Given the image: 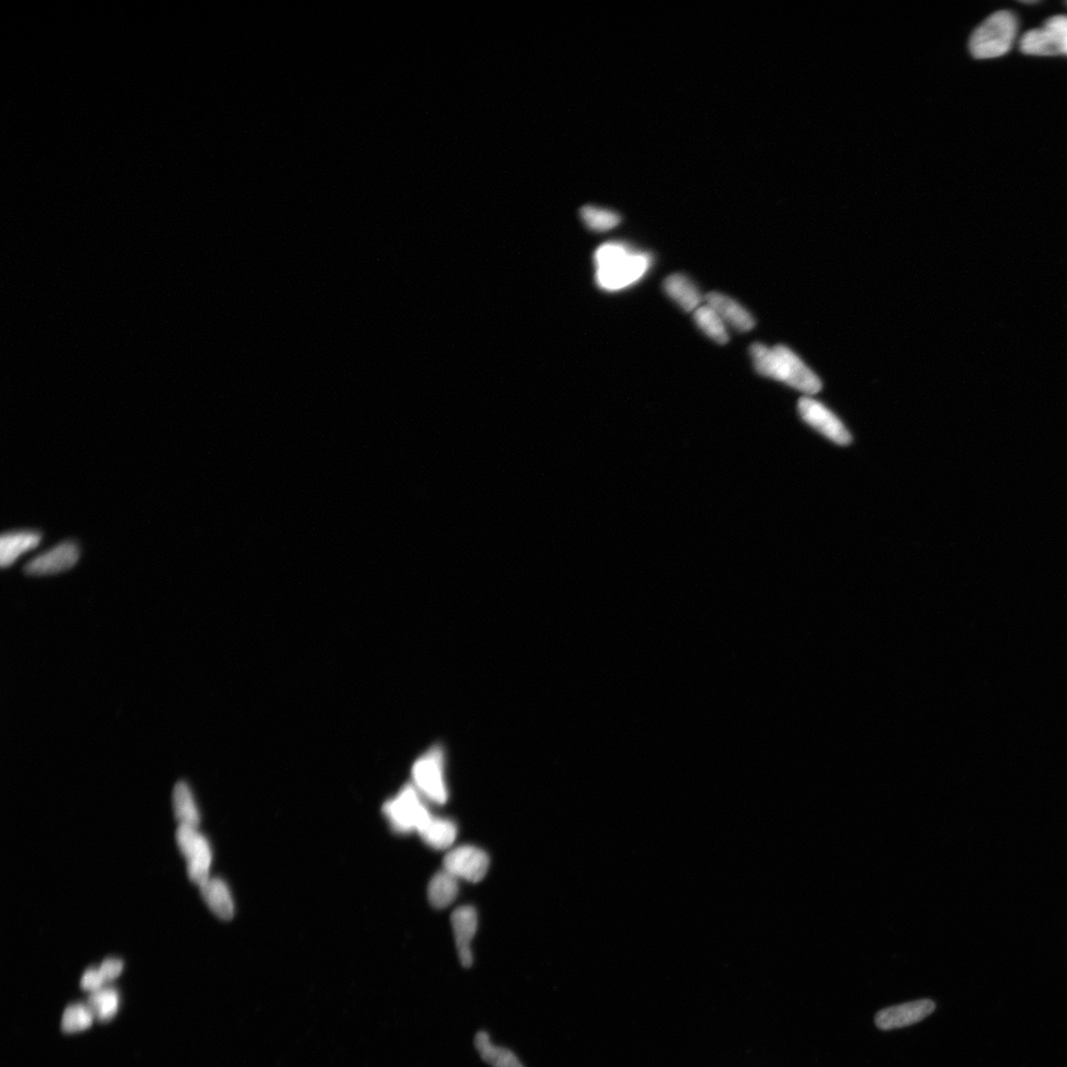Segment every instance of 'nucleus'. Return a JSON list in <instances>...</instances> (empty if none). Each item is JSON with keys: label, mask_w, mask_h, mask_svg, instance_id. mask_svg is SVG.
Instances as JSON below:
<instances>
[{"label": "nucleus", "mask_w": 1067, "mask_h": 1067, "mask_svg": "<svg viewBox=\"0 0 1067 1067\" xmlns=\"http://www.w3.org/2000/svg\"><path fill=\"white\" fill-rule=\"evenodd\" d=\"M935 1011L932 1001L922 1000L881 1011L876 1016V1024L881 1030H893L921 1022Z\"/></svg>", "instance_id": "10"}, {"label": "nucleus", "mask_w": 1067, "mask_h": 1067, "mask_svg": "<svg viewBox=\"0 0 1067 1067\" xmlns=\"http://www.w3.org/2000/svg\"><path fill=\"white\" fill-rule=\"evenodd\" d=\"M798 410L801 419L826 438L843 446L851 443V434L841 420L817 399L810 397L801 398L799 400Z\"/></svg>", "instance_id": "7"}, {"label": "nucleus", "mask_w": 1067, "mask_h": 1067, "mask_svg": "<svg viewBox=\"0 0 1067 1067\" xmlns=\"http://www.w3.org/2000/svg\"><path fill=\"white\" fill-rule=\"evenodd\" d=\"M705 302L715 309L727 326L734 329L747 332L755 327V320L748 309L729 296L710 292L705 296Z\"/></svg>", "instance_id": "12"}, {"label": "nucleus", "mask_w": 1067, "mask_h": 1067, "mask_svg": "<svg viewBox=\"0 0 1067 1067\" xmlns=\"http://www.w3.org/2000/svg\"><path fill=\"white\" fill-rule=\"evenodd\" d=\"M95 1018L87 1004H73L64 1012L62 1029L65 1032L83 1031L94 1024Z\"/></svg>", "instance_id": "24"}, {"label": "nucleus", "mask_w": 1067, "mask_h": 1067, "mask_svg": "<svg viewBox=\"0 0 1067 1067\" xmlns=\"http://www.w3.org/2000/svg\"><path fill=\"white\" fill-rule=\"evenodd\" d=\"M451 922L458 960L464 968L472 967L474 958L470 944H472L478 929L477 911L470 906H462L453 912Z\"/></svg>", "instance_id": "11"}, {"label": "nucleus", "mask_w": 1067, "mask_h": 1067, "mask_svg": "<svg viewBox=\"0 0 1067 1067\" xmlns=\"http://www.w3.org/2000/svg\"><path fill=\"white\" fill-rule=\"evenodd\" d=\"M458 893V879L446 870L436 874L429 882L428 899L435 909H446L454 902Z\"/></svg>", "instance_id": "20"}, {"label": "nucleus", "mask_w": 1067, "mask_h": 1067, "mask_svg": "<svg viewBox=\"0 0 1067 1067\" xmlns=\"http://www.w3.org/2000/svg\"><path fill=\"white\" fill-rule=\"evenodd\" d=\"M412 779L416 788L434 802L444 805L448 800L443 773V753L433 748L423 754L412 766Z\"/></svg>", "instance_id": "6"}, {"label": "nucleus", "mask_w": 1067, "mask_h": 1067, "mask_svg": "<svg viewBox=\"0 0 1067 1067\" xmlns=\"http://www.w3.org/2000/svg\"><path fill=\"white\" fill-rule=\"evenodd\" d=\"M418 832L428 845L444 851L454 843L457 826L449 820L431 817Z\"/></svg>", "instance_id": "17"}, {"label": "nucleus", "mask_w": 1067, "mask_h": 1067, "mask_svg": "<svg viewBox=\"0 0 1067 1067\" xmlns=\"http://www.w3.org/2000/svg\"><path fill=\"white\" fill-rule=\"evenodd\" d=\"M1021 51L1032 55H1062L1061 45L1046 27L1028 31L1021 39Z\"/></svg>", "instance_id": "19"}, {"label": "nucleus", "mask_w": 1067, "mask_h": 1067, "mask_svg": "<svg viewBox=\"0 0 1067 1067\" xmlns=\"http://www.w3.org/2000/svg\"><path fill=\"white\" fill-rule=\"evenodd\" d=\"M580 216L583 223L594 232H608L621 223L618 213L595 206H584Z\"/></svg>", "instance_id": "23"}, {"label": "nucleus", "mask_w": 1067, "mask_h": 1067, "mask_svg": "<svg viewBox=\"0 0 1067 1067\" xmlns=\"http://www.w3.org/2000/svg\"><path fill=\"white\" fill-rule=\"evenodd\" d=\"M750 355L760 375L782 382L808 396L821 391L820 378L787 347H769L762 343H754Z\"/></svg>", "instance_id": "2"}, {"label": "nucleus", "mask_w": 1067, "mask_h": 1067, "mask_svg": "<svg viewBox=\"0 0 1067 1067\" xmlns=\"http://www.w3.org/2000/svg\"><path fill=\"white\" fill-rule=\"evenodd\" d=\"M475 1047L481 1060L491 1067H525L513 1052L496 1046L486 1031L478 1032L475 1037Z\"/></svg>", "instance_id": "16"}, {"label": "nucleus", "mask_w": 1067, "mask_h": 1067, "mask_svg": "<svg viewBox=\"0 0 1067 1067\" xmlns=\"http://www.w3.org/2000/svg\"><path fill=\"white\" fill-rule=\"evenodd\" d=\"M596 282L602 290L621 291L646 277L652 257L625 243H606L595 251Z\"/></svg>", "instance_id": "1"}, {"label": "nucleus", "mask_w": 1067, "mask_h": 1067, "mask_svg": "<svg viewBox=\"0 0 1067 1067\" xmlns=\"http://www.w3.org/2000/svg\"><path fill=\"white\" fill-rule=\"evenodd\" d=\"M489 858L481 849L462 846L454 849L444 858V868L457 879L470 882L483 880L488 871Z\"/></svg>", "instance_id": "8"}, {"label": "nucleus", "mask_w": 1067, "mask_h": 1067, "mask_svg": "<svg viewBox=\"0 0 1067 1067\" xmlns=\"http://www.w3.org/2000/svg\"><path fill=\"white\" fill-rule=\"evenodd\" d=\"M694 320L698 327L711 340L719 344H726L729 341L727 325L713 307L707 304L698 307L694 312Z\"/></svg>", "instance_id": "21"}, {"label": "nucleus", "mask_w": 1067, "mask_h": 1067, "mask_svg": "<svg viewBox=\"0 0 1067 1067\" xmlns=\"http://www.w3.org/2000/svg\"><path fill=\"white\" fill-rule=\"evenodd\" d=\"M663 290L674 303L688 313L695 312L705 300L697 285L681 273L672 274L665 279Z\"/></svg>", "instance_id": "13"}, {"label": "nucleus", "mask_w": 1067, "mask_h": 1067, "mask_svg": "<svg viewBox=\"0 0 1067 1067\" xmlns=\"http://www.w3.org/2000/svg\"><path fill=\"white\" fill-rule=\"evenodd\" d=\"M1043 27L1050 30L1059 42L1062 55H1067V15H1055L1049 18Z\"/></svg>", "instance_id": "25"}, {"label": "nucleus", "mask_w": 1067, "mask_h": 1067, "mask_svg": "<svg viewBox=\"0 0 1067 1067\" xmlns=\"http://www.w3.org/2000/svg\"><path fill=\"white\" fill-rule=\"evenodd\" d=\"M124 969V963L118 959H107L99 968L100 973L106 981L116 980Z\"/></svg>", "instance_id": "27"}, {"label": "nucleus", "mask_w": 1067, "mask_h": 1067, "mask_svg": "<svg viewBox=\"0 0 1067 1067\" xmlns=\"http://www.w3.org/2000/svg\"><path fill=\"white\" fill-rule=\"evenodd\" d=\"M41 540L42 535L38 531L5 533L0 539V565L3 569L13 566L20 556L35 549Z\"/></svg>", "instance_id": "14"}, {"label": "nucleus", "mask_w": 1067, "mask_h": 1067, "mask_svg": "<svg viewBox=\"0 0 1067 1067\" xmlns=\"http://www.w3.org/2000/svg\"><path fill=\"white\" fill-rule=\"evenodd\" d=\"M176 842L181 853L186 859L189 879L201 887L210 879L213 852L209 841L198 831V829L179 825L176 831Z\"/></svg>", "instance_id": "5"}, {"label": "nucleus", "mask_w": 1067, "mask_h": 1067, "mask_svg": "<svg viewBox=\"0 0 1067 1067\" xmlns=\"http://www.w3.org/2000/svg\"><path fill=\"white\" fill-rule=\"evenodd\" d=\"M1018 22L1008 10L997 11L974 30L970 50L977 59H993L1011 51L1016 37Z\"/></svg>", "instance_id": "3"}, {"label": "nucleus", "mask_w": 1067, "mask_h": 1067, "mask_svg": "<svg viewBox=\"0 0 1067 1067\" xmlns=\"http://www.w3.org/2000/svg\"><path fill=\"white\" fill-rule=\"evenodd\" d=\"M80 552L76 543L63 542L42 555L33 559L25 568L29 576L44 577L55 575L76 565Z\"/></svg>", "instance_id": "9"}, {"label": "nucleus", "mask_w": 1067, "mask_h": 1067, "mask_svg": "<svg viewBox=\"0 0 1067 1067\" xmlns=\"http://www.w3.org/2000/svg\"><path fill=\"white\" fill-rule=\"evenodd\" d=\"M202 897L209 909L221 920L229 921L235 915V903L226 883L210 878L200 887Z\"/></svg>", "instance_id": "15"}, {"label": "nucleus", "mask_w": 1067, "mask_h": 1067, "mask_svg": "<svg viewBox=\"0 0 1067 1067\" xmlns=\"http://www.w3.org/2000/svg\"><path fill=\"white\" fill-rule=\"evenodd\" d=\"M105 983L106 981L103 979L99 969L87 970L84 973L82 981H80V986H82V989L90 992L91 993L103 989V984Z\"/></svg>", "instance_id": "26"}, {"label": "nucleus", "mask_w": 1067, "mask_h": 1067, "mask_svg": "<svg viewBox=\"0 0 1067 1067\" xmlns=\"http://www.w3.org/2000/svg\"><path fill=\"white\" fill-rule=\"evenodd\" d=\"M120 997L116 990L101 989L90 994L87 1002L91 1012L99 1021H109L119 1011Z\"/></svg>", "instance_id": "22"}, {"label": "nucleus", "mask_w": 1067, "mask_h": 1067, "mask_svg": "<svg viewBox=\"0 0 1067 1067\" xmlns=\"http://www.w3.org/2000/svg\"><path fill=\"white\" fill-rule=\"evenodd\" d=\"M174 810L179 825L198 829L200 813L191 789L186 782H178L174 790Z\"/></svg>", "instance_id": "18"}, {"label": "nucleus", "mask_w": 1067, "mask_h": 1067, "mask_svg": "<svg viewBox=\"0 0 1067 1067\" xmlns=\"http://www.w3.org/2000/svg\"><path fill=\"white\" fill-rule=\"evenodd\" d=\"M383 811L393 830L399 833L418 831L432 817L415 785L401 789L395 798L386 802Z\"/></svg>", "instance_id": "4"}]
</instances>
